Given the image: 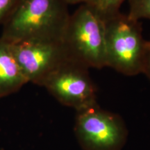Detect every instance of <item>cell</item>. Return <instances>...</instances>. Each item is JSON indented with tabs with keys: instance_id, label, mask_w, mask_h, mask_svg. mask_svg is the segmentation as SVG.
<instances>
[{
	"instance_id": "5",
	"label": "cell",
	"mask_w": 150,
	"mask_h": 150,
	"mask_svg": "<svg viewBox=\"0 0 150 150\" xmlns=\"http://www.w3.org/2000/svg\"><path fill=\"white\" fill-rule=\"evenodd\" d=\"M88 70L68 60L49 75L42 86L61 104L80 111L97 104L96 88Z\"/></svg>"
},
{
	"instance_id": "9",
	"label": "cell",
	"mask_w": 150,
	"mask_h": 150,
	"mask_svg": "<svg viewBox=\"0 0 150 150\" xmlns=\"http://www.w3.org/2000/svg\"><path fill=\"white\" fill-rule=\"evenodd\" d=\"M126 0H98L95 5L104 19L120 12V8Z\"/></svg>"
},
{
	"instance_id": "10",
	"label": "cell",
	"mask_w": 150,
	"mask_h": 150,
	"mask_svg": "<svg viewBox=\"0 0 150 150\" xmlns=\"http://www.w3.org/2000/svg\"><path fill=\"white\" fill-rule=\"evenodd\" d=\"M20 0H0V24L8 20Z\"/></svg>"
},
{
	"instance_id": "7",
	"label": "cell",
	"mask_w": 150,
	"mask_h": 150,
	"mask_svg": "<svg viewBox=\"0 0 150 150\" xmlns=\"http://www.w3.org/2000/svg\"><path fill=\"white\" fill-rule=\"evenodd\" d=\"M27 83L12 44L0 37V98L16 93Z\"/></svg>"
},
{
	"instance_id": "2",
	"label": "cell",
	"mask_w": 150,
	"mask_h": 150,
	"mask_svg": "<svg viewBox=\"0 0 150 150\" xmlns=\"http://www.w3.org/2000/svg\"><path fill=\"white\" fill-rule=\"evenodd\" d=\"M62 42L70 61L88 69L106 66L105 20L95 5L81 4L70 15Z\"/></svg>"
},
{
	"instance_id": "8",
	"label": "cell",
	"mask_w": 150,
	"mask_h": 150,
	"mask_svg": "<svg viewBox=\"0 0 150 150\" xmlns=\"http://www.w3.org/2000/svg\"><path fill=\"white\" fill-rule=\"evenodd\" d=\"M128 16L136 20L150 19V0H128Z\"/></svg>"
},
{
	"instance_id": "4",
	"label": "cell",
	"mask_w": 150,
	"mask_h": 150,
	"mask_svg": "<svg viewBox=\"0 0 150 150\" xmlns=\"http://www.w3.org/2000/svg\"><path fill=\"white\" fill-rule=\"evenodd\" d=\"M74 131L84 150H121L128 134L120 116L97 104L76 112Z\"/></svg>"
},
{
	"instance_id": "1",
	"label": "cell",
	"mask_w": 150,
	"mask_h": 150,
	"mask_svg": "<svg viewBox=\"0 0 150 150\" xmlns=\"http://www.w3.org/2000/svg\"><path fill=\"white\" fill-rule=\"evenodd\" d=\"M70 16L65 0H20L4 23L1 38L12 44L61 41Z\"/></svg>"
},
{
	"instance_id": "12",
	"label": "cell",
	"mask_w": 150,
	"mask_h": 150,
	"mask_svg": "<svg viewBox=\"0 0 150 150\" xmlns=\"http://www.w3.org/2000/svg\"><path fill=\"white\" fill-rule=\"evenodd\" d=\"M67 4H91L96 5L98 0H65Z\"/></svg>"
},
{
	"instance_id": "11",
	"label": "cell",
	"mask_w": 150,
	"mask_h": 150,
	"mask_svg": "<svg viewBox=\"0 0 150 150\" xmlns=\"http://www.w3.org/2000/svg\"><path fill=\"white\" fill-rule=\"evenodd\" d=\"M142 73L145 74L150 80V41H147Z\"/></svg>"
},
{
	"instance_id": "3",
	"label": "cell",
	"mask_w": 150,
	"mask_h": 150,
	"mask_svg": "<svg viewBox=\"0 0 150 150\" xmlns=\"http://www.w3.org/2000/svg\"><path fill=\"white\" fill-rule=\"evenodd\" d=\"M104 20L106 66L127 76L142 73L147 41L139 21L120 12Z\"/></svg>"
},
{
	"instance_id": "6",
	"label": "cell",
	"mask_w": 150,
	"mask_h": 150,
	"mask_svg": "<svg viewBox=\"0 0 150 150\" xmlns=\"http://www.w3.org/2000/svg\"><path fill=\"white\" fill-rule=\"evenodd\" d=\"M12 46L28 82L40 86L49 75L69 60L62 40L24 41Z\"/></svg>"
}]
</instances>
